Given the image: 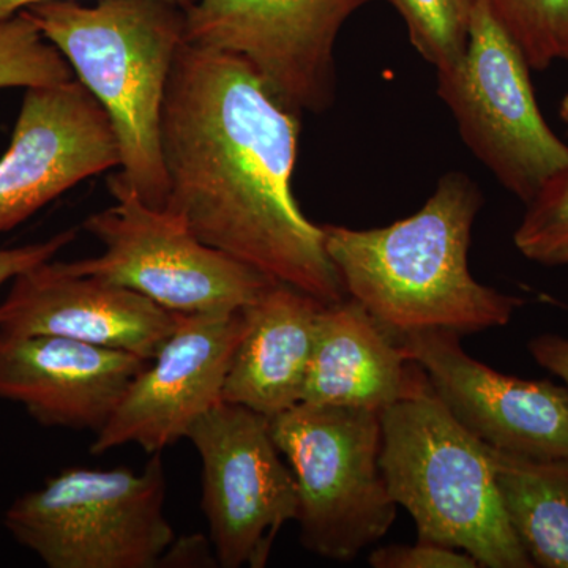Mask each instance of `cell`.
Returning a JSON list of instances; mask_svg holds the SVG:
<instances>
[{
    "label": "cell",
    "mask_w": 568,
    "mask_h": 568,
    "mask_svg": "<svg viewBox=\"0 0 568 568\" xmlns=\"http://www.w3.org/2000/svg\"><path fill=\"white\" fill-rule=\"evenodd\" d=\"M298 136L301 114L280 103L245 59L183 44L160 126L164 211L205 245L334 304L347 294L323 226L294 197Z\"/></svg>",
    "instance_id": "6da1fadb"
},
{
    "label": "cell",
    "mask_w": 568,
    "mask_h": 568,
    "mask_svg": "<svg viewBox=\"0 0 568 568\" xmlns=\"http://www.w3.org/2000/svg\"><path fill=\"white\" fill-rule=\"evenodd\" d=\"M481 205L473 179L452 171L407 219L375 230L323 224L325 250L346 294L392 334L462 336L504 327L525 301L470 274V237Z\"/></svg>",
    "instance_id": "7a4b0ae2"
},
{
    "label": "cell",
    "mask_w": 568,
    "mask_h": 568,
    "mask_svg": "<svg viewBox=\"0 0 568 568\" xmlns=\"http://www.w3.org/2000/svg\"><path fill=\"white\" fill-rule=\"evenodd\" d=\"M22 11L110 118L121 152L110 192L164 209L170 185L160 126L171 71L186 43L185 10L164 0H52Z\"/></svg>",
    "instance_id": "3957f363"
},
{
    "label": "cell",
    "mask_w": 568,
    "mask_h": 568,
    "mask_svg": "<svg viewBox=\"0 0 568 568\" xmlns=\"http://www.w3.org/2000/svg\"><path fill=\"white\" fill-rule=\"evenodd\" d=\"M379 416L381 470L417 540L459 549L480 567H534L504 510L491 448L452 416L424 369Z\"/></svg>",
    "instance_id": "277c9868"
},
{
    "label": "cell",
    "mask_w": 568,
    "mask_h": 568,
    "mask_svg": "<svg viewBox=\"0 0 568 568\" xmlns=\"http://www.w3.org/2000/svg\"><path fill=\"white\" fill-rule=\"evenodd\" d=\"M162 452L141 473L70 467L18 497L11 537L50 568H153L173 545Z\"/></svg>",
    "instance_id": "5b68a950"
},
{
    "label": "cell",
    "mask_w": 568,
    "mask_h": 568,
    "mask_svg": "<svg viewBox=\"0 0 568 568\" xmlns=\"http://www.w3.org/2000/svg\"><path fill=\"white\" fill-rule=\"evenodd\" d=\"M271 429L297 484L305 549L349 562L386 536L398 506L379 466V413L298 403L272 417Z\"/></svg>",
    "instance_id": "8992f818"
},
{
    "label": "cell",
    "mask_w": 568,
    "mask_h": 568,
    "mask_svg": "<svg viewBox=\"0 0 568 568\" xmlns=\"http://www.w3.org/2000/svg\"><path fill=\"white\" fill-rule=\"evenodd\" d=\"M437 95L469 151L523 203L567 166L568 145L538 108L525 54L480 0L465 54L437 71Z\"/></svg>",
    "instance_id": "52a82bcc"
},
{
    "label": "cell",
    "mask_w": 568,
    "mask_h": 568,
    "mask_svg": "<svg viewBox=\"0 0 568 568\" xmlns=\"http://www.w3.org/2000/svg\"><path fill=\"white\" fill-rule=\"evenodd\" d=\"M111 194L115 205L84 222V230L102 242L103 253L61 263L69 274L136 291L183 315L239 312L274 283L205 245L173 213L149 207L132 193Z\"/></svg>",
    "instance_id": "ba28073f"
},
{
    "label": "cell",
    "mask_w": 568,
    "mask_h": 568,
    "mask_svg": "<svg viewBox=\"0 0 568 568\" xmlns=\"http://www.w3.org/2000/svg\"><path fill=\"white\" fill-rule=\"evenodd\" d=\"M186 439L203 465L201 508L216 562L265 567L276 536L298 511L297 484L271 418L222 402L194 422Z\"/></svg>",
    "instance_id": "9c48e42d"
},
{
    "label": "cell",
    "mask_w": 568,
    "mask_h": 568,
    "mask_svg": "<svg viewBox=\"0 0 568 568\" xmlns=\"http://www.w3.org/2000/svg\"><path fill=\"white\" fill-rule=\"evenodd\" d=\"M373 0H196L186 41L241 55L272 95L297 114L335 100V44L346 21Z\"/></svg>",
    "instance_id": "30bf717a"
},
{
    "label": "cell",
    "mask_w": 568,
    "mask_h": 568,
    "mask_svg": "<svg viewBox=\"0 0 568 568\" xmlns=\"http://www.w3.org/2000/svg\"><path fill=\"white\" fill-rule=\"evenodd\" d=\"M244 331L242 310L179 313L173 334L126 388L97 433L91 454L136 444L152 455L186 437L197 418L223 402L224 379Z\"/></svg>",
    "instance_id": "8fae6325"
},
{
    "label": "cell",
    "mask_w": 568,
    "mask_h": 568,
    "mask_svg": "<svg viewBox=\"0 0 568 568\" xmlns=\"http://www.w3.org/2000/svg\"><path fill=\"white\" fill-rule=\"evenodd\" d=\"M119 166L110 118L77 78L26 89L0 159V234L85 179Z\"/></svg>",
    "instance_id": "7c38bea8"
},
{
    "label": "cell",
    "mask_w": 568,
    "mask_h": 568,
    "mask_svg": "<svg viewBox=\"0 0 568 568\" xmlns=\"http://www.w3.org/2000/svg\"><path fill=\"white\" fill-rule=\"evenodd\" d=\"M452 416L481 443L529 458H568V387L504 375L470 357L454 332L396 335Z\"/></svg>",
    "instance_id": "4fadbf2b"
},
{
    "label": "cell",
    "mask_w": 568,
    "mask_h": 568,
    "mask_svg": "<svg viewBox=\"0 0 568 568\" xmlns=\"http://www.w3.org/2000/svg\"><path fill=\"white\" fill-rule=\"evenodd\" d=\"M178 317L136 291L71 275L48 261L13 280L0 302V334L65 336L151 362Z\"/></svg>",
    "instance_id": "5bb4252c"
},
{
    "label": "cell",
    "mask_w": 568,
    "mask_h": 568,
    "mask_svg": "<svg viewBox=\"0 0 568 568\" xmlns=\"http://www.w3.org/2000/svg\"><path fill=\"white\" fill-rule=\"evenodd\" d=\"M151 362L54 335L0 334V398L40 425L99 433Z\"/></svg>",
    "instance_id": "9a60e30c"
},
{
    "label": "cell",
    "mask_w": 568,
    "mask_h": 568,
    "mask_svg": "<svg viewBox=\"0 0 568 568\" xmlns=\"http://www.w3.org/2000/svg\"><path fill=\"white\" fill-rule=\"evenodd\" d=\"M420 372L395 334L343 298L321 308L302 403L381 413L413 390Z\"/></svg>",
    "instance_id": "2e32d148"
},
{
    "label": "cell",
    "mask_w": 568,
    "mask_h": 568,
    "mask_svg": "<svg viewBox=\"0 0 568 568\" xmlns=\"http://www.w3.org/2000/svg\"><path fill=\"white\" fill-rule=\"evenodd\" d=\"M323 305L274 282L242 308L245 331L224 379L223 402L268 418L302 403Z\"/></svg>",
    "instance_id": "e0dca14e"
},
{
    "label": "cell",
    "mask_w": 568,
    "mask_h": 568,
    "mask_svg": "<svg viewBox=\"0 0 568 568\" xmlns=\"http://www.w3.org/2000/svg\"><path fill=\"white\" fill-rule=\"evenodd\" d=\"M491 459L508 523L534 567L568 568V458L491 448Z\"/></svg>",
    "instance_id": "ac0fdd59"
},
{
    "label": "cell",
    "mask_w": 568,
    "mask_h": 568,
    "mask_svg": "<svg viewBox=\"0 0 568 568\" xmlns=\"http://www.w3.org/2000/svg\"><path fill=\"white\" fill-rule=\"evenodd\" d=\"M525 54L530 70L568 62V0H480Z\"/></svg>",
    "instance_id": "d6986e66"
},
{
    "label": "cell",
    "mask_w": 568,
    "mask_h": 568,
    "mask_svg": "<svg viewBox=\"0 0 568 568\" xmlns=\"http://www.w3.org/2000/svg\"><path fill=\"white\" fill-rule=\"evenodd\" d=\"M405 21L410 43L436 71L465 54L474 0H386Z\"/></svg>",
    "instance_id": "ffe728a7"
},
{
    "label": "cell",
    "mask_w": 568,
    "mask_h": 568,
    "mask_svg": "<svg viewBox=\"0 0 568 568\" xmlns=\"http://www.w3.org/2000/svg\"><path fill=\"white\" fill-rule=\"evenodd\" d=\"M71 78L69 62L24 11L0 22V89L39 88Z\"/></svg>",
    "instance_id": "44dd1931"
},
{
    "label": "cell",
    "mask_w": 568,
    "mask_h": 568,
    "mask_svg": "<svg viewBox=\"0 0 568 568\" xmlns=\"http://www.w3.org/2000/svg\"><path fill=\"white\" fill-rule=\"evenodd\" d=\"M514 241L534 263L568 265V164L529 201Z\"/></svg>",
    "instance_id": "7402d4cb"
},
{
    "label": "cell",
    "mask_w": 568,
    "mask_h": 568,
    "mask_svg": "<svg viewBox=\"0 0 568 568\" xmlns=\"http://www.w3.org/2000/svg\"><path fill=\"white\" fill-rule=\"evenodd\" d=\"M375 568H477V560L459 549L443 547L432 541L416 545H388L369 555Z\"/></svg>",
    "instance_id": "603a6c76"
},
{
    "label": "cell",
    "mask_w": 568,
    "mask_h": 568,
    "mask_svg": "<svg viewBox=\"0 0 568 568\" xmlns=\"http://www.w3.org/2000/svg\"><path fill=\"white\" fill-rule=\"evenodd\" d=\"M74 239H77V231L69 230L55 234L48 241L39 242V244L0 250V287L6 283L13 282L22 272L48 263Z\"/></svg>",
    "instance_id": "cb8c5ba5"
},
{
    "label": "cell",
    "mask_w": 568,
    "mask_h": 568,
    "mask_svg": "<svg viewBox=\"0 0 568 568\" xmlns=\"http://www.w3.org/2000/svg\"><path fill=\"white\" fill-rule=\"evenodd\" d=\"M529 353L538 365L562 379L568 387V338L559 335H540L530 339Z\"/></svg>",
    "instance_id": "d4e9b609"
},
{
    "label": "cell",
    "mask_w": 568,
    "mask_h": 568,
    "mask_svg": "<svg viewBox=\"0 0 568 568\" xmlns=\"http://www.w3.org/2000/svg\"><path fill=\"white\" fill-rule=\"evenodd\" d=\"M209 558L211 556H209L207 548H205L203 536H194L174 540L173 545L164 552L160 566H163L168 560H173L174 566H181V562H185L183 566H192L190 562H204Z\"/></svg>",
    "instance_id": "484cf974"
},
{
    "label": "cell",
    "mask_w": 568,
    "mask_h": 568,
    "mask_svg": "<svg viewBox=\"0 0 568 568\" xmlns=\"http://www.w3.org/2000/svg\"><path fill=\"white\" fill-rule=\"evenodd\" d=\"M43 2H52V0H0V22L10 20V18L21 13L22 10ZM78 2H81V0H78ZM164 2L173 3V6L186 10L190 9L196 0H164Z\"/></svg>",
    "instance_id": "4316f807"
},
{
    "label": "cell",
    "mask_w": 568,
    "mask_h": 568,
    "mask_svg": "<svg viewBox=\"0 0 568 568\" xmlns=\"http://www.w3.org/2000/svg\"><path fill=\"white\" fill-rule=\"evenodd\" d=\"M559 115H560V121L566 123V126L568 130V93L566 97H564L562 102H560Z\"/></svg>",
    "instance_id": "83f0119b"
}]
</instances>
